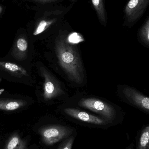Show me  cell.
Masks as SVG:
<instances>
[{
    "instance_id": "6da1fadb",
    "label": "cell",
    "mask_w": 149,
    "mask_h": 149,
    "mask_svg": "<svg viewBox=\"0 0 149 149\" xmlns=\"http://www.w3.org/2000/svg\"><path fill=\"white\" fill-rule=\"evenodd\" d=\"M57 51L62 67L75 81L79 83L81 82L82 78L81 65L74 48L61 41L58 43Z\"/></svg>"
},
{
    "instance_id": "7a4b0ae2",
    "label": "cell",
    "mask_w": 149,
    "mask_h": 149,
    "mask_svg": "<svg viewBox=\"0 0 149 149\" xmlns=\"http://www.w3.org/2000/svg\"><path fill=\"white\" fill-rule=\"evenodd\" d=\"M42 141L46 145H52L69 136L72 132L68 128L53 126L43 128L40 130Z\"/></svg>"
},
{
    "instance_id": "3957f363",
    "label": "cell",
    "mask_w": 149,
    "mask_h": 149,
    "mask_svg": "<svg viewBox=\"0 0 149 149\" xmlns=\"http://www.w3.org/2000/svg\"><path fill=\"white\" fill-rule=\"evenodd\" d=\"M79 104L81 107L101 114L109 120L115 116V111L111 106L99 99L87 98L81 100Z\"/></svg>"
},
{
    "instance_id": "277c9868",
    "label": "cell",
    "mask_w": 149,
    "mask_h": 149,
    "mask_svg": "<svg viewBox=\"0 0 149 149\" xmlns=\"http://www.w3.org/2000/svg\"><path fill=\"white\" fill-rule=\"evenodd\" d=\"M149 3V0H130L125 9L128 22L137 20L143 15Z\"/></svg>"
},
{
    "instance_id": "5b68a950",
    "label": "cell",
    "mask_w": 149,
    "mask_h": 149,
    "mask_svg": "<svg viewBox=\"0 0 149 149\" xmlns=\"http://www.w3.org/2000/svg\"><path fill=\"white\" fill-rule=\"evenodd\" d=\"M123 93L128 100L141 109L149 113V98L132 88H124Z\"/></svg>"
},
{
    "instance_id": "8992f818",
    "label": "cell",
    "mask_w": 149,
    "mask_h": 149,
    "mask_svg": "<svg viewBox=\"0 0 149 149\" xmlns=\"http://www.w3.org/2000/svg\"><path fill=\"white\" fill-rule=\"evenodd\" d=\"M64 112L70 116L85 122L97 125H102L105 123L103 119L79 109L66 108L64 109Z\"/></svg>"
},
{
    "instance_id": "52a82bcc",
    "label": "cell",
    "mask_w": 149,
    "mask_h": 149,
    "mask_svg": "<svg viewBox=\"0 0 149 149\" xmlns=\"http://www.w3.org/2000/svg\"><path fill=\"white\" fill-rule=\"evenodd\" d=\"M4 149H26V143L16 134L9 139Z\"/></svg>"
},
{
    "instance_id": "ba28073f",
    "label": "cell",
    "mask_w": 149,
    "mask_h": 149,
    "mask_svg": "<svg viewBox=\"0 0 149 149\" xmlns=\"http://www.w3.org/2000/svg\"><path fill=\"white\" fill-rule=\"evenodd\" d=\"M136 149H149V125L144 127L140 132Z\"/></svg>"
},
{
    "instance_id": "9c48e42d",
    "label": "cell",
    "mask_w": 149,
    "mask_h": 149,
    "mask_svg": "<svg viewBox=\"0 0 149 149\" xmlns=\"http://www.w3.org/2000/svg\"><path fill=\"white\" fill-rule=\"evenodd\" d=\"M93 6L102 23H106V17L103 0H92Z\"/></svg>"
},
{
    "instance_id": "30bf717a",
    "label": "cell",
    "mask_w": 149,
    "mask_h": 149,
    "mask_svg": "<svg viewBox=\"0 0 149 149\" xmlns=\"http://www.w3.org/2000/svg\"><path fill=\"white\" fill-rule=\"evenodd\" d=\"M0 66L7 70L20 75H27L26 71L15 64L6 62H0Z\"/></svg>"
},
{
    "instance_id": "8fae6325",
    "label": "cell",
    "mask_w": 149,
    "mask_h": 149,
    "mask_svg": "<svg viewBox=\"0 0 149 149\" xmlns=\"http://www.w3.org/2000/svg\"><path fill=\"white\" fill-rule=\"evenodd\" d=\"M23 105L22 102L17 101L0 102V109L6 111H13L18 109Z\"/></svg>"
},
{
    "instance_id": "7c38bea8",
    "label": "cell",
    "mask_w": 149,
    "mask_h": 149,
    "mask_svg": "<svg viewBox=\"0 0 149 149\" xmlns=\"http://www.w3.org/2000/svg\"><path fill=\"white\" fill-rule=\"evenodd\" d=\"M56 93V88L52 81L46 79L44 85L45 98L46 99H51Z\"/></svg>"
},
{
    "instance_id": "4fadbf2b",
    "label": "cell",
    "mask_w": 149,
    "mask_h": 149,
    "mask_svg": "<svg viewBox=\"0 0 149 149\" xmlns=\"http://www.w3.org/2000/svg\"><path fill=\"white\" fill-rule=\"evenodd\" d=\"M56 22L55 19L50 20H42L38 24L33 33L34 36H37L42 33Z\"/></svg>"
},
{
    "instance_id": "5bb4252c",
    "label": "cell",
    "mask_w": 149,
    "mask_h": 149,
    "mask_svg": "<svg viewBox=\"0 0 149 149\" xmlns=\"http://www.w3.org/2000/svg\"><path fill=\"white\" fill-rule=\"evenodd\" d=\"M143 38L149 44V18L141 31Z\"/></svg>"
},
{
    "instance_id": "9a60e30c",
    "label": "cell",
    "mask_w": 149,
    "mask_h": 149,
    "mask_svg": "<svg viewBox=\"0 0 149 149\" xmlns=\"http://www.w3.org/2000/svg\"><path fill=\"white\" fill-rule=\"evenodd\" d=\"M69 42L72 43L77 44L81 42L84 41V39L81 37L80 34L78 33L74 32L72 33L69 36Z\"/></svg>"
},
{
    "instance_id": "2e32d148",
    "label": "cell",
    "mask_w": 149,
    "mask_h": 149,
    "mask_svg": "<svg viewBox=\"0 0 149 149\" xmlns=\"http://www.w3.org/2000/svg\"><path fill=\"white\" fill-rule=\"evenodd\" d=\"M17 47L20 51H25L28 49V42L24 38H19L17 42Z\"/></svg>"
},
{
    "instance_id": "e0dca14e",
    "label": "cell",
    "mask_w": 149,
    "mask_h": 149,
    "mask_svg": "<svg viewBox=\"0 0 149 149\" xmlns=\"http://www.w3.org/2000/svg\"><path fill=\"white\" fill-rule=\"evenodd\" d=\"M73 143V137H71L63 143L59 149H72Z\"/></svg>"
},
{
    "instance_id": "ac0fdd59",
    "label": "cell",
    "mask_w": 149,
    "mask_h": 149,
    "mask_svg": "<svg viewBox=\"0 0 149 149\" xmlns=\"http://www.w3.org/2000/svg\"><path fill=\"white\" fill-rule=\"evenodd\" d=\"M33 1H36L38 2L39 3H51L56 1L57 0H33Z\"/></svg>"
},
{
    "instance_id": "d6986e66",
    "label": "cell",
    "mask_w": 149,
    "mask_h": 149,
    "mask_svg": "<svg viewBox=\"0 0 149 149\" xmlns=\"http://www.w3.org/2000/svg\"><path fill=\"white\" fill-rule=\"evenodd\" d=\"M126 149H134V143H131L129 147H128Z\"/></svg>"
},
{
    "instance_id": "ffe728a7",
    "label": "cell",
    "mask_w": 149,
    "mask_h": 149,
    "mask_svg": "<svg viewBox=\"0 0 149 149\" xmlns=\"http://www.w3.org/2000/svg\"><path fill=\"white\" fill-rule=\"evenodd\" d=\"M1 8H0V12H1Z\"/></svg>"
}]
</instances>
